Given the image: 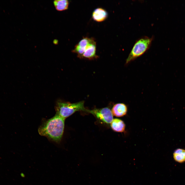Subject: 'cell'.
Instances as JSON below:
<instances>
[{"instance_id": "cell-1", "label": "cell", "mask_w": 185, "mask_h": 185, "mask_svg": "<svg viewBox=\"0 0 185 185\" xmlns=\"http://www.w3.org/2000/svg\"><path fill=\"white\" fill-rule=\"evenodd\" d=\"M65 120L55 114L52 118L44 120L38 128L39 134L51 141L59 142L64 132Z\"/></svg>"}, {"instance_id": "cell-2", "label": "cell", "mask_w": 185, "mask_h": 185, "mask_svg": "<svg viewBox=\"0 0 185 185\" xmlns=\"http://www.w3.org/2000/svg\"><path fill=\"white\" fill-rule=\"evenodd\" d=\"M84 101L74 103L64 102L61 100L56 102L55 107V115L65 119L75 112L82 111L87 112L84 106Z\"/></svg>"}, {"instance_id": "cell-3", "label": "cell", "mask_w": 185, "mask_h": 185, "mask_svg": "<svg viewBox=\"0 0 185 185\" xmlns=\"http://www.w3.org/2000/svg\"><path fill=\"white\" fill-rule=\"evenodd\" d=\"M153 37L145 36L136 41L126 61V64L144 54L150 48Z\"/></svg>"}, {"instance_id": "cell-4", "label": "cell", "mask_w": 185, "mask_h": 185, "mask_svg": "<svg viewBox=\"0 0 185 185\" xmlns=\"http://www.w3.org/2000/svg\"><path fill=\"white\" fill-rule=\"evenodd\" d=\"M87 112L92 114L98 119L106 123H111L113 119L112 111L107 107L90 110L87 109Z\"/></svg>"}, {"instance_id": "cell-5", "label": "cell", "mask_w": 185, "mask_h": 185, "mask_svg": "<svg viewBox=\"0 0 185 185\" xmlns=\"http://www.w3.org/2000/svg\"><path fill=\"white\" fill-rule=\"evenodd\" d=\"M96 43L94 39L90 38L89 43L84 52L81 58L91 59L96 58Z\"/></svg>"}, {"instance_id": "cell-6", "label": "cell", "mask_w": 185, "mask_h": 185, "mask_svg": "<svg viewBox=\"0 0 185 185\" xmlns=\"http://www.w3.org/2000/svg\"><path fill=\"white\" fill-rule=\"evenodd\" d=\"M90 39L87 37L83 38L75 45L72 52L77 53L78 57L81 58L89 43Z\"/></svg>"}, {"instance_id": "cell-7", "label": "cell", "mask_w": 185, "mask_h": 185, "mask_svg": "<svg viewBox=\"0 0 185 185\" xmlns=\"http://www.w3.org/2000/svg\"><path fill=\"white\" fill-rule=\"evenodd\" d=\"M111 111L113 115L117 117H121L126 115L127 108L124 104L118 103L113 106Z\"/></svg>"}, {"instance_id": "cell-8", "label": "cell", "mask_w": 185, "mask_h": 185, "mask_svg": "<svg viewBox=\"0 0 185 185\" xmlns=\"http://www.w3.org/2000/svg\"><path fill=\"white\" fill-rule=\"evenodd\" d=\"M108 14L107 11L101 8H98L93 11L92 17L95 21L100 22L105 21L108 17Z\"/></svg>"}, {"instance_id": "cell-9", "label": "cell", "mask_w": 185, "mask_h": 185, "mask_svg": "<svg viewBox=\"0 0 185 185\" xmlns=\"http://www.w3.org/2000/svg\"><path fill=\"white\" fill-rule=\"evenodd\" d=\"M111 126L114 131L119 132H124L125 128V125L124 122L118 118L113 119L111 123Z\"/></svg>"}, {"instance_id": "cell-10", "label": "cell", "mask_w": 185, "mask_h": 185, "mask_svg": "<svg viewBox=\"0 0 185 185\" xmlns=\"http://www.w3.org/2000/svg\"><path fill=\"white\" fill-rule=\"evenodd\" d=\"M173 157L177 162L182 163L185 162V150L181 148L176 149L173 153Z\"/></svg>"}, {"instance_id": "cell-11", "label": "cell", "mask_w": 185, "mask_h": 185, "mask_svg": "<svg viewBox=\"0 0 185 185\" xmlns=\"http://www.w3.org/2000/svg\"><path fill=\"white\" fill-rule=\"evenodd\" d=\"M53 4L57 10L62 11L68 8L69 2L66 0H55L54 1Z\"/></svg>"}]
</instances>
